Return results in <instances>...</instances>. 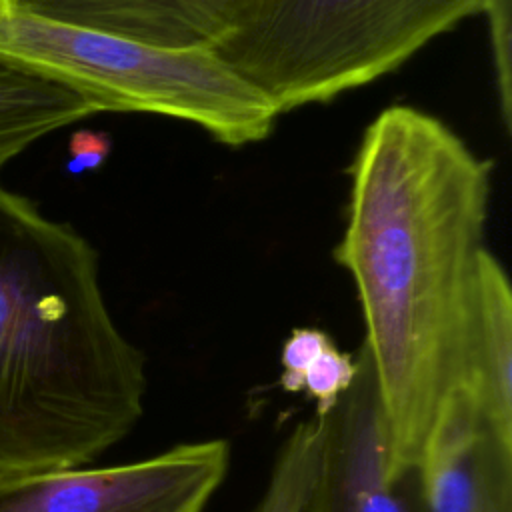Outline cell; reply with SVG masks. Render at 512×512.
I'll return each instance as SVG.
<instances>
[{"mask_svg":"<svg viewBox=\"0 0 512 512\" xmlns=\"http://www.w3.org/2000/svg\"><path fill=\"white\" fill-rule=\"evenodd\" d=\"M416 472L418 512H512V436L464 394L440 410Z\"/></svg>","mask_w":512,"mask_h":512,"instance_id":"52a82bcc","label":"cell"},{"mask_svg":"<svg viewBox=\"0 0 512 512\" xmlns=\"http://www.w3.org/2000/svg\"><path fill=\"white\" fill-rule=\"evenodd\" d=\"M348 174L334 260L358 292L360 350L398 478L416 470L444 404L470 392L492 162L440 118L390 106L364 130Z\"/></svg>","mask_w":512,"mask_h":512,"instance_id":"6da1fadb","label":"cell"},{"mask_svg":"<svg viewBox=\"0 0 512 512\" xmlns=\"http://www.w3.org/2000/svg\"><path fill=\"white\" fill-rule=\"evenodd\" d=\"M230 468L222 438L114 466L0 472V512H204Z\"/></svg>","mask_w":512,"mask_h":512,"instance_id":"5b68a950","label":"cell"},{"mask_svg":"<svg viewBox=\"0 0 512 512\" xmlns=\"http://www.w3.org/2000/svg\"><path fill=\"white\" fill-rule=\"evenodd\" d=\"M330 342V334L322 328H294L280 350V388L292 394L300 392L304 370Z\"/></svg>","mask_w":512,"mask_h":512,"instance_id":"5bb4252c","label":"cell"},{"mask_svg":"<svg viewBox=\"0 0 512 512\" xmlns=\"http://www.w3.org/2000/svg\"><path fill=\"white\" fill-rule=\"evenodd\" d=\"M484 0H252L212 50L278 114L394 72Z\"/></svg>","mask_w":512,"mask_h":512,"instance_id":"3957f363","label":"cell"},{"mask_svg":"<svg viewBox=\"0 0 512 512\" xmlns=\"http://www.w3.org/2000/svg\"><path fill=\"white\" fill-rule=\"evenodd\" d=\"M356 362L352 386L316 418L320 450L306 512H418V472L390 476L376 376L360 348Z\"/></svg>","mask_w":512,"mask_h":512,"instance_id":"8992f818","label":"cell"},{"mask_svg":"<svg viewBox=\"0 0 512 512\" xmlns=\"http://www.w3.org/2000/svg\"><path fill=\"white\" fill-rule=\"evenodd\" d=\"M318 420L298 422L282 442L266 488L252 512H306L318 468Z\"/></svg>","mask_w":512,"mask_h":512,"instance_id":"8fae6325","label":"cell"},{"mask_svg":"<svg viewBox=\"0 0 512 512\" xmlns=\"http://www.w3.org/2000/svg\"><path fill=\"white\" fill-rule=\"evenodd\" d=\"M468 396L494 426L512 436V290L488 250L480 272V308Z\"/></svg>","mask_w":512,"mask_h":512,"instance_id":"30bf717a","label":"cell"},{"mask_svg":"<svg viewBox=\"0 0 512 512\" xmlns=\"http://www.w3.org/2000/svg\"><path fill=\"white\" fill-rule=\"evenodd\" d=\"M146 388L92 244L0 186V472L96 460L134 430Z\"/></svg>","mask_w":512,"mask_h":512,"instance_id":"7a4b0ae2","label":"cell"},{"mask_svg":"<svg viewBox=\"0 0 512 512\" xmlns=\"http://www.w3.org/2000/svg\"><path fill=\"white\" fill-rule=\"evenodd\" d=\"M90 114L96 108L78 90L0 54V168L32 142Z\"/></svg>","mask_w":512,"mask_h":512,"instance_id":"9c48e42d","label":"cell"},{"mask_svg":"<svg viewBox=\"0 0 512 512\" xmlns=\"http://www.w3.org/2000/svg\"><path fill=\"white\" fill-rule=\"evenodd\" d=\"M512 0H484L482 12L488 22L490 54L496 80V96L502 124L512 128Z\"/></svg>","mask_w":512,"mask_h":512,"instance_id":"4fadbf2b","label":"cell"},{"mask_svg":"<svg viewBox=\"0 0 512 512\" xmlns=\"http://www.w3.org/2000/svg\"><path fill=\"white\" fill-rule=\"evenodd\" d=\"M112 150V140L106 132L78 130L68 144L66 168L72 174H82L100 168Z\"/></svg>","mask_w":512,"mask_h":512,"instance_id":"9a60e30c","label":"cell"},{"mask_svg":"<svg viewBox=\"0 0 512 512\" xmlns=\"http://www.w3.org/2000/svg\"><path fill=\"white\" fill-rule=\"evenodd\" d=\"M0 54L78 90L96 112L184 120L226 146L264 140L280 116L212 48H166L0 10Z\"/></svg>","mask_w":512,"mask_h":512,"instance_id":"277c9868","label":"cell"},{"mask_svg":"<svg viewBox=\"0 0 512 512\" xmlns=\"http://www.w3.org/2000/svg\"><path fill=\"white\" fill-rule=\"evenodd\" d=\"M252 0H0V10L166 48H214Z\"/></svg>","mask_w":512,"mask_h":512,"instance_id":"ba28073f","label":"cell"},{"mask_svg":"<svg viewBox=\"0 0 512 512\" xmlns=\"http://www.w3.org/2000/svg\"><path fill=\"white\" fill-rule=\"evenodd\" d=\"M358 372L356 354L340 350L334 340L310 362L302 374L300 392L316 406L314 418H324L352 386Z\"/></svg>","mask_w":512,"mask_h":512,"instance_id":"7c38bea8","label":"cell"}]
</instances>
